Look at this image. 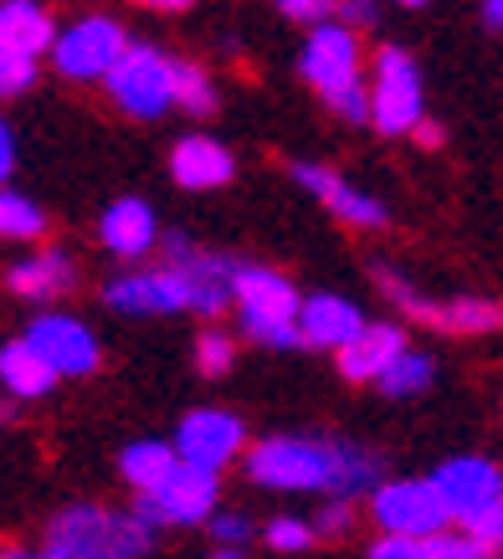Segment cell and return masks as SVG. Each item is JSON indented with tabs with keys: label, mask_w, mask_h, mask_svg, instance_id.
Returning <instances> with one entry per match:
<instances>
[{
	"label": "cell",
	"mask_w": 503,
	"mask_h": 559,
	"mask_svg": "<svg viewBox=\"0 0 503 559\" xmlns=\"http://www.w3.org/2000/svg\"><path fill=\"white\" fill-rule=\"evenodd\" d=\"M247 473L262 488L283 492H335L360 498V492H381V457L354 447V441H319V437H268L247 452Z\"/></svg>",
	"instance_id": "obj_1"
},
{
	"label": "cell",
	"mask_w": 503,
	"mask_h": 559,
	"mask_svg": "<svg viewBox=\"0 0 503 559\" xmlns=\"http://www.w3.org/2000/svg\"><path fill=\"white\" fill-rule=\"evenodd\" d=\"M154 528L139 513H114V509H78L57 513L47 528V555L51 559H139L150 549Z\"/></svg>",
	"instance_id": "obj_2"
},
{
	"label": "cell",
	"mask_w": 503,
	"mask_h": 559,
	"mask_svg": "<svg viewBox=\"0 0 503 559\" xmlns=\"http://www.w3.org/2000/svg\"><path fill=\"white\" fill-rule=\"evenodd\" d=\"M236 308H242V329L247 340L272 344V349H293L303 344V298L283 272L268 267H236Z\"/></svg>",
	"instance_id": "obj_3"
},
{
	"label": "cell",
	"mask_w": 503,
	"mask_h": 559,
	"mask_svg": "<svg viewBox=\"0 0 503 559\" xmlns=\"http://www.w3.org/2000/svg\"><path fill=\"white\" fill-rule=\"evenodd\" d=\"M129 57V36L114 16H83L72 21L68 32H57V47H51V62L62 78H78V83H93V78H114V68Z\"/></svg>",
	"instance_id": "obj_4"
},
{
	"label": "cell",
	"mask_w": 503,
	"mask_h": 559,
	"mask_svg": "<svg viewBox=\"0 0 503 559\" xmlns=\"http://www.w3.org/2000/svg\"><path fill=\"white\" fill-rule=\"evenodd\" d=\"M375 519H381V528H386L390 539H436V534H447V503H442V492H436V483L426 477H401V483H386V488L375 492Z\"/></svg>",
	"instance_id": "obj_5"
},
{
	"label": "cell",
	"mask_w": 503,
	"mask_h": 559,
	"mask_svg": "<svg viewBox=\"0 0 503 559\" xmlns=\"http://www.w3.org/2000/svg\"><path fill=\"white\" fill-rule=\"evenodd\" d=\"M108 93L124 114L160 119L165 108H175V57H165L160 47H129V57L108 78Z\"/></svg>",
	"instance_id": "obj_6"
},
{
	"label": "cell",
	"mask_w": 503,
	"mask_h": 559,
	"mask_svg": "<svg viewBox=\"0 0 503 559\" xmlns=\"http://www.w3.org/2000/svg\"><path fill=\"white\" fill-rule=\"evenodd\" d=\"M370 98H375V119L370 123L386 129V134H417L421 123H426L421 119V72L401 47H381Z\"/></svg>",
	"instance_id": "obj_7"
},
{
	"label": "cell",
	"mask_w": 503,
	"mask_h": 559,
	"mask_svg": "<svg viewBox=\"0 0 503 559\" xmlns=\"http://www.w3.org/2000/svg\"><path fill=\"white\" fill-rule=\"evenodd\" d=\"M217 473H206V467H190V462H180L175 473H169V483L154 498H139V519L150 528L160 524H206V519H217Z\"/></svg>",
	"instance_id": "obj_8"
},
{
	"label": "cell",
	"mask_w": 503,
	"mask_h": 559,
	"mask_svg": "<svg viewBox=\"0 0 503 559\" xmlns=\"http://www.w3.org/2000/svg\"><path fill=\"white\" fill-rule=\"evenodd\" d=\"M165 257H169V267L185 277L196 313H221L226 304H236V262L201 252V247L190 237H180V231L165 237Z\"/></svg>",
	"instance_id": "obj_9"
},
{
	"label": "cell",
	"mask_w": 503,
	"mask_h": 559,
	"mask_svg": "<svg viewBox=\"0 0 503 559\" xmlns=\"http://www.w3.org/2000/svg\"><path fill=\"white\" fill-rule=\"evenodd\" d=\"M299 68H303L308 83L319 87L324 98H339L344 87L360 83V41H354L350 26L324 21V26H314V36L303 41Z\"/></svg>",
	"instance_id": "obj_10"
},
{
	"label": "cell",
	"mask_w": 503,
	"mask_h": 559,
	"mask_svg": "<svg viewBox=\"0 0 503 559\" xmlns=\"http://www.w3.org/2000/svg\"><path fill=\"white\" fill-rule=\"evenodd\" d=\"M242 447H247V426L236 421L232 411H211V406L190 411V416L180 421V431H175V452H180V462L206 467V473L226 467Z\"/></svg>",
	"instance_id": "obj_11"
},
{
	"label": "cell",
	"mask_w": 503,
	"mask_h": 559,
	"mask_svg": "<svg viewBox=\"0 0 503 559\" xmlns=\"http://www.w3.org/2000/svg\"><path fill=\"white\" fill-rule=\"evenodd\" d=\"M432 483H436V492H442V503H447V513H453L457 524L478 519V513L493 509V503L503 498V473L483 457L442 462V467L432 473Z\"/></svg>",
	"instance_id": "obj_12"
},
{
	"label": "cell",
	"mask_w": 503,
	"mask_h": 559,
	"mask_svg": "<svg viewBox=\"0 0 503 559\" xmlns=\"http://www.w3.org/2000/svg\"><path fill=\"white\" fill-rule=\"evenodd\" d=\"M26 340L36 344V355L47 359L57 374H93L98 370V340L93 329L68 313H36L26 323Z\"/></svg>",
	"instance_id": "obj_13"
},
{
	"label": "cell",
	"mask_w": 503,
	"mask_h": 559,
	"mask_svg": "<svg viewBox=\"0 0 503 559\" xmlns=\"http://www.w3.org/2000/svg\"><path fill=\"white\" fill-rule=\"evenodd\" d=\"M103 298L118 308V313H180L190 308V288L175 267H139L114 277Z\"/></svg>",
	"instance_id": "obj_14"
},
{
	"label": "cell",
	"mask_w": 503,
	"mask_h": 559,
	"mask_svg": "<svg viewBox=\"0 0 503 559\" xmlns=\"http://www.w3.org/2000/svg\"><path fill=\"white\" fill-rule=\"evenodd\" d=\"M303 340L319 344V349H335V355H344L360 334H365L370 323L360 319V308L350 304V298H339V293H314V298H303Z\"/></svg>",
	"instance_id": "obj_15"
},
{
	"label": "cell",
	"mask_w": 503,
	"mask_h": 559,
	"mask_svg": "<svg viewBox=\"0 0 503 559\" xmlns=\"http://www.w3.org/2000/svg\"><path fill=\"white\" fill-rule=\"evenodd\" d=\"M232 170H236L232 150L211 134H185L180 144H175V154H169V175H175L185 190H217L232 180Z\"/></svg>",
	"instance_id": "obj_16"
},
{
	"label": "cell",
	"mask_w": 503,
	"mask_h": 559,
	"mask_svg": "<svg viewBox=\"0 0 503 559\" xmlns=\"http://www.w3.org/2000/svg\"><path fill=\"white\" fill-rule=\"evenodd\" d=\"M293 180H299L308 195H319L339 221H350V226H386V205L360 195L354 186H344L335 170H324V165H293Z\"/></svg>",
	"instance_id": "obj_17"
},
{
	"label": "cell",
	"mask_w": 503,
	"mask_h": 559,
	"mask_svg": "<svg viewBox=\"0 0 503 559\" xmlns=\"http://www.w3.org/2000/svg\"><path fill=\"white\" fill-rule=\"evenodd\" d=\"M98 237L114 257H144L160 241V226H154V211L139 195H124V201H114L103 211Z\"/></svg>",
	"instance_id": "obj_18"
},
{
	"label": "cell",
	"mask_w": 503,
	"mask_h": 559,
	"mask_svg": "<svg viewBox=\"0 0 503 559\" xmlns=\"http://www.w3.org/2000/svg\"><path fill=\"white\" fill-rule=\"evenodd\" d=\"M57 47V32H51V16L32 0H11L0 11V57H26L36 62L42 51Z\"/></svg>",
	"instance_id": "obj_19"
},
{
	"label": "cell",
	"mask_w": 503,
	"mask_h": 559,
	"mask_svg": "<svg viewBox=\"0 0 503 559\" xmlns=\"http://www.w3.org/2000/svg\"><path fill=\"white\" fill-rule=\"evenodd\" d=\"M406 355V334L396 323H370L365 334L339 355V374L344 380H381V374Z\"/></svg>",
	"instance_id": "obj_20"
},
{
	"label": "cell",
	"mask_w": 503,
	"mask_h": 559,
	"mask_svg": "<svg viewBox=\"0 0 503 559\" xmlns=\"http://www.w3.org/2000/svg\"><path fill=\"white\" fill-rule=\"evenodd\" d=\"M175 467H180V452L165 447V441H129V447L118 452V473H124V483H129L139 498H154V492L169 483Z\"/></svg>",
	"instance_id": "obj_21"
},
{
	"label": "cell",
	"mask_w": 503,
	"mask_h": 559,
	"mask_svg": "<svg viewBox=\"0 0 503 559\" xmlns=\"http://www.w3.org/2000/svg\"><path fill=\"white\" fill-rule=\"evenodd\" d=\"M0 380H5V390L11 395H21V401H36V395H47L62 374L51 370L47 359L36 355V344L21 334V340H11L5 349H0Z\"/></svg>",
	"instance_id": "obj_22"
},
{
	"label": "cell",
	"mask_w": 503,
	"mask_h": 559,
	"mask_svg": "<svg viewBox=\"0 0 503 559\" xmlns=\"http://www.w3.org/2000/svg\"><path fill=\"white\" fill-rule=\"evenodd\" d=\"M5 283H11V293L42 304V298H57V293L72 288V262L62 252H36V257H26V262H16Z\"/></svg>",
	"instance_id": "obj_23"
},
{
	"label": "cell",
	"mask_w": 503,
	"mask_h": 559,
	"mask_svg": "<svg viewBox=\"0 0 503 559\" xmlns=\"http://www.w3.org/2000/svg\"><path fill=\"white\" fill-rule=\"evenodd\" d=\"M432 323L447 329V334H488V329H503V304L493 298H453V304H436Z\"/></svg>",
	"instance_id": "obj_24"
},
{
	"label": "cell",
	"mask_w": 503,
	"mask_h": 559,
	"mask_svg": "<svg viewBox=\"0 0 503 559\" xmlns=\"http://www.w3.org/2000/svg\"><path fill=\"white\" fill-rule=\"evenodd\" d=\"M432 355H421V349H406L396 365H390L381 380H375V390H386V395H396V401H406V395H421V390L432 385Z\"/></svg>",
	"instance_id": "obj_25"
},
{
	"label": "cell",
	"mask_w": 503,
	"mask_h": 559,
	"mask_svg": "<svg viewBox=\"0 0 503 559\" xmlns=\"http://www.w3.org/2000/svg\"><path fill=\"white\" fill-rule=\"evenodd\" d=\"M0 231L5 237H21V241H32L47 231V216H42V205L26 201V195H16V190H5L0 195Z\"/></svg>",
	"instance_id": "obj_26"
},
{
	"label": "cell",
	"mask_w": 503,
	"mask_h": 559,
	"mask_svg": "<svg viewBox=\"0 0 503 559\" xmlns=\"http://www.w3.org/2000/svg\"><path fill=\"white\" fill-rule=\"evenodd\" d=\"M175 103H180L185 114H211V108H217V87H211L206 68L175 62Z\"/></svg>",
	"instance_id": "obj_27"
},
{
	"label": "cell",
	"mask_w": 503,
	"mask_h": 559,
	"mask_svg": "<svg viewBox=\"0 0 503 559\" xmlns=\"http://www.w3.org/2000/svg\"><path fill=\"white\" fill-rule=\"evenodd\" d=\"M236 359V344L221 334V329H206L201 340H196V370L201 374H226Z\"/></svg>",
	"instance_id": "obj_28"
},
{
	"label": "cell",
	"mask_w": 503,
	"mask_h": 559,
	"mask_svg": "<svg viewBox=\"0 0 503 559\" xmlns=\"http://www.w3.org/2000/svg\"><path fill=\"white\" fill-rule=\"evenodd\" d=\"M421 559H488V549L472 534H436V539H426L421 544Z\"/></svg>",
	"instance_id": "obj_29"
},
{
	"label": "cell",
	"mask_w": 503,
	"mask_h": 559,
	"mask_svg": "<svg viewBox=\"0 0 503 559\" xmlns=\"http://www.w3.org/2000/svg\"><path fill=\"white\" fill-rule=\"evenodd\" d=\"M268 544L278 549V555H299V549H308V544H314V528L303 524V519H272V524H268Z\"/></svg>",
	"instance_id": "obj_30"
},
{
	"label": "cell",
	"mask_w": 503,
	"mask_h": 559,
	"mask_svg": "<svg viewBox=\"0 0 503 559\" xmlns=\"http://www.w3.org/2000/svg\"><path fill=\"white\" fill-rule=\"evenodd\" d=\"M463 534H472L488 555H493V549H503V498L493 503V509L478 513V519H468V524H463Z\"/></svg>",
	"instance_id": "obj_31"
},
{
	"label": "cell",
	"mask_w": 503,
	"mask_h": 559,
	"mask_svg": "<svg viewBox=\"0 0 503 559\" xmlns=\"http://www.w3.org/2000/svg\"><path fill=\"white\" fill-rule=\"evenodd\" d=\"M329 108H335L339 119H350V123H365V119H375V98H370L365 87L354 83V87H344L339 98H329Z\"/></svg>",
	"instance_id": "obj_32"
},
{
	"label": "cell",
	"mask_w": 503,
	"mask_h": 559,
	"mask_svg": "<svg viewBox=\"0 0 503 559\" xmlns=\"http://www.w3.org/2000/svg\"><path fill=\"white\" fill-rule=\"evenodd\" d=\"M36 83V62H26V57H0V87L5 93H21V87Z\"/></svg>",
	"instance_id": "obj_33"
},
{
	"label": "cell",
	"mask_w": 503,
	"mask_h": 559,
	"mask_svg": "<svg viewBox=\"0 0 503 559\" xmlns=\"http://www.w3.org/2000/svg\"><path fill=\"white\" fill-rule=\"evenodd\" d=\"M211 534H217L226 549H236V544L252 539V524L242 519V513H217V519H211Z\"/></svg>",
	"instance_id": "obj_34"
},
{
	"label": "cell",
	"mask_w": 503,
	"mask_h": 559,
	"mask_svg": "<svg viewBox=\"0 0 503 559\" xmlns=\"http://www.w3.org/2000/svg\"><path fill=\"white\" fill-rule=\"evenodd\" d=\"M365 559H421V544L417 539H375L370 544V555Z\"/></svg>",
	"instance_id": "obj_35"
},
{
	"label": "cell",
	"mask_w": 503,
	"mask_h": 559,
	"mask_svg": "<svg viewBox=\"0 0 503 559\" xmlns=\"http://www.w3.org/2000/svg\"><path fill=\"white\" fill-rule=\"evenodd\" d=\"M278 11H283V16H293V21H314V26H324V16H329L335 5H324V0H283Z\"/></svg>",
	"instance_id": "obj_36"
},
{
	"label": "cell",
	"mask_w": 503,
	"mask_h": 559,
	"mask_svg": "<svg viewBox=\"0 0 503 559\" xmlns=\"http://www.w3.org/2000/svg\"><path fill=\"white\" fill-rule=\"evenodd\" d=\"M350 509H344V503H329V509L319 513V524H314V534H350Z\"/></svg>",
	"instance_id": "obj_37"
},
{
	"label": "cell",
	"mask_w": 503,
	"mask_h": 559,
	"mask_svg": "<svg viewBox=\"0 0 503 559\" xmlns=\"http://www.w3.org/2000/svg\"><path fill=\"white\" fill-rule=\"evenodd\" d=\"M11 165H16V134H11V129H0V170L11 175Z\"/></svg>",
	"instance_id": "obj_38"
},
{
	"label": "cell",
	"mask_w": 503,
	"mask_h": 559,
	"mask_svg": "<svg viewBox=\"0 0 503 559\" xmlns=\"http://www.w3.org/2000/svg\"><path fill=\"white\" fill-rule=\"evenodd\" d=\"M411 139H417L421 150H436V144H442V129H436V123L426 119V123H421V129H417V134H411Z\"/></svg>",
	"instance_id": "obj_39"
},
{
	"label": "cell",
	"mask_w": 503,
	"mask_h": 559,
	"mask_svg": "<svg viewBox=\"0 0 503 559\" xmlns=\"http://www.w3.org/2000/svg\"><path fill=\"white\" fill-rule=\"evenodd\" d=\"M483 16H488V26H503V0H488Z\"/></svg>",
	"instance_id": "obj_40"
},
{
	"label": "cell",
	"mask_w": 503,
	"mask_h": 559,
	"mask_svg": "<svg viewBox=\"0 0 503 559\" xmlns=\"http://www.w3.org/2000/svg\"><path fill=\"white\" fill-rule=\"evenodd\" d=\"M211 559H242V555H236V549H221V555H211Z\"/></svg>",
	"instance_id": "obj_41"
},
{
	"label": "cell",
	"mask_w": 503,
	"mask_h": 559,
	"mask_svg": "<svg viewBox=\"0 0 503 559\" xmlns=\"http://www.w3.org/2000/svg\"><path fill=\"white\" fill-rule=\"evenodd\" d=\"M5 559H51V555H5Z\"/></svg>",
	"instance_id": "obj_42"
}]
</instances>
